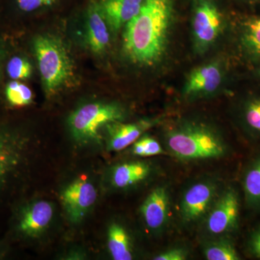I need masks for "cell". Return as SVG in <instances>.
I'll return each mask as SVG.
<instances>
[{
	"instance_id": "cell-3",
	"label": "cell",
	"mask_w": 260,
	"mask_h": 260,
	"mask_svg": "<svg viewBox=\"0 0 260 260\" xmlns=\"http://www.w3.org/2000/svg\"><path fill=\"white\" fill-rule=\"evenodd\" d=\"M166 143L174 156L189 161L220 158L227 152L225 142L216 132L194 123L173 129L166 136Z\"/></svg>"
},
{
	"instance_id": "cell-5",
	"label": "cell",
	"mask_w": 260,
	"mask_h": 260,
	"mask_svg": "<svg viewBox=\"0 0 260 260\" xmlns=\"http://www.w3.org/2000/svg\"><path fill=\"white\" fill-rule=\"evenodd\" d=\"M30 148L28 137L14 130L0 128V197L26 167Z\"/></svg>"
},
{
	"instance_id": "cell-25",
	"label": "cell",
	"mask_w": 260,
	"mask_h": 260,
	"mask_svg": "<svg viewBox=\"0 0 260 260\" xmlns=\"http://www.w3.org/2000/svg\"><path fill=\"white\" fill-rule=\"evenodd\" d=\"M58 0H15V4L20 11L32 13L36 10L54 5Z\"/></svg>"
},
{
	"instance_id": "cell-26",
	"label": "cell",
	"mask_w": 260,
	"mask_h": 260,
	"mask_svg": "<svg viewBox=\"0 0 260 260\" xmlns=\"http://www.w3.org/2000/svg\"><path fill=\"white\" fill-rule=\"evenodd\" d=\"M187 257V253L181 248H174L164 251L161 254L154 256L155 260H184Z\"/></svg>"
},
{
	"instance_id": "cell-4",
	"label": "cell",
	"mask_w": 260,
	"mask_h": 260,
	"mask_svg": "<svg viewBox=\"0 0 260 260\" xmlns=\"http://www.w3.org/2000/svg\"><path fill=\"white\" fill-rule=\"evenodd\" d=\"M124 114V109L115 103L84 104L68 118L70 135L78 144H99L102 139V130L109 124L122 120Z\"/></svg>"
},
{
	"instance_id": "cell-19",
	"label": "cell",
	"mask_w": 260,
	"mask_h": 260,
	"mask_svg": "<svg viewBox=\"0 0 260 260\" xmlns=\"http://www.w3.org/2000/svg\"><path fill=\"white\" fill-rule=\"evenodd\" d=\"M5 95L9 104L13 107H25L32 102L34 94L25 84L13 80L7 85Z\"/></svg>"
},
{
	"instance_id": "cell-13",
	"label": "cell",
	"mask_w": 260,
	"mask_h": 260,
	"mask_svg": "<svg viewBox=\"0 0 260 260\" xmlns=\"http://www.w3.org/2000/svg\"><path fill=\"white\" fill-rule=\"evenodd\" d=\"M156 122L155 120L145 119L128 124L117 121L109 124L105 129L108 150L120 151L133 145L145 131L155 125Z\"/></svg>"
},
{
	"instance_id": "cell-9",
	"label": "cell",
	"mask_w": 260,
	"mask_h": 260,
	"mask_svg": "<svg viewBox=\"0 0 260 260\" xmlns=\"http://www.w3.org/2000/svg\"><path fill=\"white\" fill-rule=\"evenodd\" d=\"M239 198L237 191L229 189L217 200L206 220V229L214 236L232 232L238 223L239 217Z\"/></svg>"
},
{
	"instance_id": "cell-27",
	"label": "cell",
	"mask_w": 260,
	"mask_h": 260,
	"mask_svg": "<svg viewBox=\"0 0 260 260\" xmlns=\"http://www.w3.org/2000/svg\"><path fill=\"white\" fill-rule=\"evenodd\" d=\"M249 246L251 252L256 257L260 258V229L253 233L249 239Z\"/></svg>"
},
{
	"instance_id": "cell-21",
	"label": "cell",
	"mask_w": 260,
	"mask_h": 260,
	"mask_svg": "<svg viewBox=\"0 0 260 260\" xmlns=\"http://www.w3.org/2000/svg\"><path fill=\"white\" fill-rule=\"evenodd\" d=\"M243 43L248 51L260 56V18L251 19L246 23Z\"/></svg>"
},
{
	"instance_id": "cell-14",
	"label": "cell",
	"mask_w": 260,
	"mask_h": 260,
	"mask_svg": "<svg viewBox=\"0 0 260 260\" xmlns=\"http://www.w3.org/2000/svg\"><path fill=\"white\" fill-rule=\"evenodd\" d=\"M170 200L167 189L162 186L153 189L140 207V213L150 230H160L169 218Z\"/></svg>"
},
{
	"instance_id": "cell-1",
	"label": "cell",
	"mask_w": 260,
	"mask_h": 260,
	"mask_svg": "<svg viewBox=\"0 0 260 260\" xmlns=\"http://www.w3.org/2000/svg\"><path fill=\"white\" fill-rule=\"evenodd\" d=\"M173 0H144L138 15L124 26L123 50L132 62L151 67L167 50Z\"/></svg>"
},
{
	"instance_id": "cell-8",
	"label": "cell",
	"mask_w": 260,
	"mask_h": 260,
	"mask_svg": "<svg viewBox=\"0 0 260 260\" xmlns=\"http://www.w3.org/2000/svg\"><path fill=\"white\" fill-rule=\"evenodd\" d=\"M54 216V207L51 202L39 200L32 201L20 210L16 230L21 237L38 239L50 227Z\"/></svg>"
},
{
	"instance_id": "cell-29",
	"label": "cell",
	"mask_w": 260,
	"mask_h": 260,
	"mask_svg": "<svg viewBox=\"0 0 260 260\" xmlns=\"http://www.w3.org/2000/svg\"><path fill=\"white\" fill-rule=\"evenodd\" d=\"M3 254H4V250L2 249L1 246H0V257L3 256Z\"/></svg>"
},
{
	"instance_id": "cell-16",
	"label": "cell",
	"mask_w": 260,
	"mask_h": 260,
	"mask_svg": "<svg viewBox=\"0 0 260 260\" xmlns=\"http://www.w3.org/2000/svg\"><path fill=\"white\" fill-rule=\"evenodd\" d=\"M150 164L143 161L124 162L114 168L112 184L118 189H126L145 181L151 174Z\"/></svg>"
},
{
	"instance_id": "cell-2",
	"label": "cell",
	"mask_w": 260,
	"mask_h": 260,
	"mask_svg": "<svg viewBox=\"0 0 260 260\" xmlns=\"http://www.w3.org/2000/svg\"><path fill=\"white\" fill-rule=\"evenodd\" d=\"M34 53L43 88L47 97H53L75 78V65L68 47L59 38L44 34L34 39Z\"/></svg>"
},
{
	"instance_id": "cell-12",
	"label": "cell",
	"mask_w": 260,
	"mask_h": 260,
	"mask_svg": "<svg viewBox=\"0 0 260 260\" xmlns=\"http://www.w3.org/2000/svg\"><path fill=\"white\" fill-rule=\"evenodd\" d=\"M223 80L220 65L208 63L195 68L186 78L184 94L187 97L208 95L218 90Z\"/></svg>"
},
{
	"instance_id": "cell-15",
	"label": "cell",
	"mask_w": 260,
	"mask_h": 260,
	"mask_svg": "<svg viewBox=\"0 0 260 260\" xmlns=\"http://www.w3.org/2000/svg\"><path fill=\"white\" fill-rule=\"evenodd\" d=\"M144 0L98 1L109 28L116 34L139 13Z\"/></svg>"
},
{
	"instance_id": "cell-11",
	"label": "cell",
	"mask_w": 260,
	"mask_h": 260,
	"mask_svg": "<svg viewBox=\"0 0 260 260\" xmlns=\"http://www.w3.org/2000/svg\"><path fill=\"white\" fill-rule=\"evenodd\" d=\"M110 28L99 3L92 0L87 10L85 43L95 54H104L110 44Z\"/></svg>"
},
{
	"instance_id": "cell-28",
	"label": "cell",
	"mask_w": 260,
	"mask_h": 260,
	"mask_svg": "<svg viewBox=\"0 0 260 260\" xmlns=\"http://www.w3.org/2000/svg\"><path fill=\"white\" fill-rule=\"evenodd\" d=\"M5 51L3 49V47L0 45V79H1L2 76V68H3V61L4 59Z\"/></svg>"
},
{
	"instance_id": "cell-10",
	"label": "cell",
	"mask_w": 260,
	"mask_h": 260,
	"mask_svg": "<svg viewBox=\"0 0 260 260\" xmlns=\"http://www.w3.org/2000/svg\"><path fill=\"white\" fill-rule=\"evenodd\" d=\"M216 188L210 181H200L191 185L183 195L181 216L184 221L192 223L208 213L213 203Z\"/></svg>"
},
{
	"instance_id": "cell-20",
	"label": "cell",
	"mask_w": 260,
	"mask_h": 260,
	"mask_svg": "<svg viewBox=\"0 0 260 260\" xmlns=\"http://www.w3.org/2000/svg\"><path fill=\"white\" fill-rule=\"evenodd\" d=\"M204 254L208 260L240 259L234 246L225 241H219L207 244L204 248Z\"/></svg>"
},
{
	"instance_id": "cell-24",
	"label": "cell",
	"mask_w": 260,
	"mask_h": 260,
	"mask_svg": "<svg viewBox=\"0 0 260 260\" xmlns=\"http://www.w3.org/2000/svg\"><path fill=\"white\" fill-rule=\"evenodd\" d=\"M244 120L251 131L260 134V97L251 99L246 104Z\"/></svg>"
},
{
	"instance_id": "cell-18",
	"label": "cell",
	"mask_w": 260,
	"mask_h": 260,
	"mask_svg": "<svg viewBox=\"0 0 260 260\" xmlns=\"http://www.w3.org/2000/svg\"><path fill=\"white\" fill-rule=\"evenodd\" d=\"M244 189L248 204L253 207L260 206V156L246 170Z\"/></svg>"
},
{
	"instance_id": "cell-22",
	"label": "cell",
	"mask_w": 260,
	"mask_h": 260,
	"mask_svg": "<svg viewBox=\"0 0 260 260\" xmlns=\"http://www.w3.org/2000/svg\"><path fill=\"white\" fill-rule=\"evenodd\" d=\"M7 73L13 80H26L31 76L32 66L25 58L15 56L7 64Z\"/></svg>"
},
{
	"instance_id": "cell-17",
	"label": "cell",
	"mask_w": 260,
	"mask_h": 260,
	"mask_svg": "<svg viewBox=\"0 0 260 260\" xmlns=\"http://www.w3.org/2000/svg\"><path fill=\"white\" fill-rule=\"evenodd\" d=\"M131 239L127 232L121 224L113 223L107 233V246L109 253L114 260L133 259Z\"/></svg>"
},
{
	"instance_id": "cell-7",
	"label": "cell",
	"mask_w": 260,
	"mask_h": 260,
	"mask_svg": "<svg viewBox=\"0 0 260 260\" xmlns=\"http://www.w3.org/2000/svg\"><path fill=\"white\" fill-rule=\"evenodd\" d=\"M96 188L88 179H75L61 193V201L72 223H81L97 200Z\"/></svg>"
},
{
	"instance_id": "cell-6",
	"label": "cell",
	"mask_w": 260,
	"mask_h": 260,
	"mask_svg": "<svg viewBox=\"0 0 260 260\" xmlns=\"http://www.w3.org/2000/svg\"><path fill=\"white\" fill-rule=\"evenodd\" d=\"M223 25V18L213 0H195L192 32L198 51L207 50L216 42Z\"/></svg>"
},
{
	"instance_id": "cell-23",
	"label": "cell",
	"mask_w": 260,
	"mask_h": 260,
	"mask_svg": "<svg viewBox=\"0 0 260 260\" xmlns=\"http://www.w3.org/2000/svg\"><path fill=\"white\" fill-rule=\"evenodd\" d=\"M133 153L140 157L153 156L164 153L161 145L154 138L143 137L133 143Z\"/></svg>"
}]
</instances>
